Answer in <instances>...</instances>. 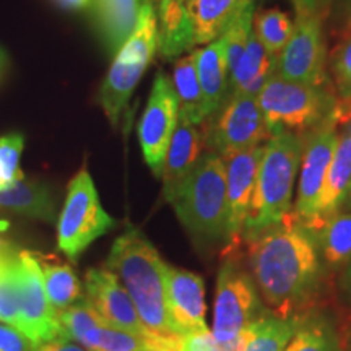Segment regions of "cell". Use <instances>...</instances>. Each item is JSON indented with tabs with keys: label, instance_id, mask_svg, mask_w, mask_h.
Segmentation results:
<instances>
[{
	"label": "cell",
	"instance_id": "obj_38",
	"mask_svg": "<svg viewBox=\"0 0 351 351\" xmlns=\"http://www.w3.org/2000/svg\"><path fill=\"white\" fill-rule=\"evenodd\" d=\"M33 343L19 328L0 322V351H34Z\"/></svg>",
	"mask_w": 351,
	"mask_h": 351
},
{
	"label": "cell",
	"instance_id": "obj_15",
	"mask_svg": "<svg viewBox=\"0 0 351 351\" xmlns=\"http://www.w3.org/2000/svg\"><path fill=\"white\" fill-rule=\"evenodd\" d=\"M263 145L234 153L225 158L226 165V252H232L243 244L245 221L256 189V178Z\"/></svg>",
	"mask_w": 351,
	"mask_h": 351
},
{
	"label": "cell",
	"instance_id": "obj_26",
	"mask_svg": "<svg viewBox=\"0 0 351 351\" xmlns=\"http://www.w3.org/2000/svg\"><path fill=\"white\" fill-rule=\"evenodd\" d=\"M173 86L179 99V121L200 125L208 119L204 93L197 75L194 51L184 56L174 65Z\"/></svg>",
	"mask_w": 351,
	"mask_h": 351
},
{
	"label": "cell",
	"instance_id": "obj_44",
	"mask_svg": "<svg viewBox=\"0 0 351 351\" xmlns=\"http://www.w3.org/2000/svg\"><path fill=\"white\" fill-rule=\"evenodd\" d=\"M346 204L351 207V187H350V192H348V197H346Z\"/></svg>",
	"mask_w": 351,
	"mask_h": 351
},
{
	"label": "cell",
	"instance_id": "obj_30",
	"mask_svg": "<svg viewBox=\"0 0 351 351\" xmlns=\"http://www.w3.org/2000/svg\"><path fill=\"white\" fill-rule=\"evenodd\" d=\"M287 351H343V348L330 320L322 315H307L298 320Z\"/></svg>",
	"mask_w": 351,
	"mask_h": 351
},
{
	"label": "cell",
	"instance_id": "obj_14",
	"mask_svg": "<svg viewBox=\"0 0 351 351\" xmlns=\"http://www.w3.org/2000/svg\"><path fill=\"white\" fill-rule=\"evenodd\" d=\"M85 298L104 326L119 328L148 340L155 350L153 337L145 328L134 301L116 274L109 269H90L85 275Z\"/></svg>",
	"mask_w": 351,
	"mask_h": 351
},
{
	"label": "cell",
	"instance_id": "obj_13",
	"mask_svg": "<svg viewBox=\"0 0 351 351\" xmlns=\"http://www.w3.org/2000/svg\"><path fill=\"white\" fill-rule=\"evenodd\" d=\"M178 122L179 99L173 80L165 73H158L138 124V140L143 158L156 178L163 176L166 153Z\"/></svg>",
	"mask_w": 351,
	"mask_h": 351
},
{
	"label": "cell",
	"instance_id": "obj_10",
	"mask_svg": "<svg viewBox=\"0 0 351 351\" xmlns=\"http://www.w3.org/2000/svg\"><path fill=\"white\" fill-rule=\"evenodd\" d=\"M322 20L313 13L296 12L291 38L276 59V75L306 85H332Z\"/></svg>",
	"mask_w": 351,
	"mask_h": 351
},
{
	"label": "cell",
	"instance_id": "obj_22",
	"mask_svg": "<svg viewBox=\"0 0 351 351\" xmlns=\"http://www.w3.org/2000/svg\"><path fill=\"white\" fill-rule=\"evenodd\" d=\"M275 67L276 59L267 52L252 29L247 46L230 75V93L257 98L267 82L275 75Z\"/></svg>",
	"mask_w": 351,
	"mask_h": 351
},
{
	"label": "cell",
	"instance_id": "obj_41",
	"mask_svg": "<svg viewBox=\"0 0 351 351\" xmlns=\"http://www.w3.org/2000/svg\"><path fill=\"white\" fill-rule=\"evenodd\" d=\"M340 288L343 293L345 300L351 304V261L343 267V274H341Z\"/></svg>",
	"mask_w": 351,
	"mask_h": 351
},
{
	"label": "cell",
	"instance_id": "obj_1",
	"mask_svg": "<svg viewBox=\"0 0 351 351\" xmlns=\"http://www.w3.org/2000/svg\"><path fill=\"white\" fill-rule=\"evenodd\" d=\"M247 243L251 275L263 302L278 317H295L317 293L322 275L313 232L291 212Z\"/></svg>",
	"mask_w": 351,
	"mask_h": 351
},
{
	"label": "cell",
	"instance_id": "obj_45",
	"mask_svg": "<svg viewBox=\"0 0 351 351\" xmlns=\"http://www.w3.org/2000/svg\"><path fill=\"white\" fill-rule=\"evenodd\" d=\"M350 351H351V345H350Z\"/></svg>",
	"mask_w": 351,
	"mask_h": 351
},
{
	"label": "cell",
	"instance_id": "obj_23",
	"mask_svg": "<svg viewBox=\"0 0 351 351\" xmlns=\"http://www.w3.org/2000/svg\"><path fill=\"white\" fill-rule=\"evenodd\" d=\"M158 51L165 57H178L195 47L194 32L184 0H161L156 12Z\"/></svg>",
	"mask_w": 351,
	"mask_h": 351
},
{
	"label": "cell",
	"instance_id": "obj_36",
	"mask_svg": "<svg viewBox=\"0 0 351 351\" xmlns=\"http://www.w3.org/2000/svg\"><path fill=\"white\" fill-rule=\"evenodd\" d=\"M25 140L20 134L0 137V189L10 187L25 176L20 171V156Z\"/></svg>",
	"mask_w": 351,
	"mask_h": 351
},
{
	"label": "cell",
	"instance_id": "obj_21",
	"mask_svg": "<svg viewBox=\"0 0 351 351\" xmlns=\"http://www.w3.org/2000/svg\"><path fill=\"white\" fill-rule=\"evenodd\" d=\"M252 0H184L195 46L215 41Z\"/></svg>",
	"mask_w": 351,
	"mask_h": 351
},
{
	"label": "cell",
	"instance_id": "obj_7",
	"mask_svg": "<svg viewBox=\"0 0 351 351\" xmlns=\"http://www.w3.org/2000/svg\"><path fill=\"white\" fill-rule=\"evenodd\" d=\"M114 226L116 219L101 207L91 176L80 171L69 184L67 199L57 219L59 249L70 261H77L90 244Z\"/></svg>",
	"mask_w": 351,
	"mask_h": 351
},
{
	"label": "cell",
	"instance_id": "obj_16",
	"mask_svg": "<svg viewBox=\"0 0 351 351\" xmlns=\"http://www.w3.org/2000/svg\"><path fill=\"white\" fill-rule=\"evenodd\" d=\"M166 306L178 335L207 330L205 285L200 275L178 267H166Z\"/></svg>",
	"mask_w": 351,
	"mask_h": 351
},
{
	"label": "cell",
	"instance_id": "obj_6",
	"mask_svg": "<svg viewBox=\"0 0 351 351\" xmlns=\"http://www.w3.org/2000/svg\"><path fill=\"white\" fill-rule=\"evenodd\" d=\"M158 49V20L152 2L142 3L138 23L132 36L114 57L101 88V104L112 125L119 122L135 86L150 65Z\"/></svg>",
	"mask_w": 351,
	"mask_h": 351
},
{
	"label": "cell",
	"instance_id": "obj_4",
	"mask_svg": "<svg viewBox=\"0 0 351 351\" xmlns=\"http://www.w3.org/2000/svg\"><path fill=\"white\" fill-rule=\"evenodd\" d=\"M166 200L195 241L226 244L225 158L205 152L191 174Z\"/></svg>",
	"mask_w": 351,
	"mask_h": 351
},
{
	"label": "cell",
	"instance_id": "obj_20",
	"mask_svg": "<svg viewBox=\"0 0 351 351\" xmlns=\"http://www.w3.org/2000/svg\"><path fill=\"white\" fill-rule=\"evenodd\" d=\"M194 56L197 75L210 117L230 95V70L226 64L225 41L219 36L202 49L194 51Z\"/></svg>",
	"mask_w": 351,
	"mask_h": 351
},
{
	"label": "cell",
	"instance_id": "obj_39",
	"mask_svg": "<svg viewBox=\"0 0 351 351\" xmlns=\"http://www.w3.org/2000/svg\"><path fill=\"white\" fill-rule=\"evenodd\" d=\"M291 2L296 5V12L313 13L320 19H326L335 0H291Z\"/></svg>",
	"mask_w": 351,
	"mask_h": 351
},
{
	"label": "cell",
	"instance_id": "obj_32",
	"mask_svg": "<svg viewBox=\"0 0 351 351\" xmlns=\"http://www.w3.org/2000/svg\"><path fill=\"white\" fill-rule=\"evenodd\" d=\"M327 70L339 104L351 111V23L330 51Z\"/></svg>",
	"mask_w": 351,
	"mask_h": 351
},
{
	"label": "cell",
	"instance_id": "obj_27",
	"mask_svg": "<svg viewBox=\"0 0 351 351\" xmlns=\"http://www.w3.org/2000/svg\"><path fill=\"white\" fill-rule=\"evenodd\" d=\"M39 267L43 270L46 293L57 314L67 309L83 296V287L75 271L67 262L49 254L34 252Z\"/></svg>",
	"mask_w": 351,
	"mask_h": 351
},
{
	"label": "cell",
	"instance_id": "obj_33",
	"mask_svg": "<svg viewBox=\"0 0 351 351\" xmlns=\"http://www.w3.org/2000/svg\"><path fill=\"white\" fill-rule=\"evenodd\" d=\"M77 343L88 351H152L150 341L134 333L108 326H96L86 330Z\"/></svg>",
	"mask_w": 351,
	"mask_h": 351
},
{
	"label": "cell",
	"instance_id": "obj_31",
	"mask_svg": "<svg viewBox=\"0 0 351 351\" xmlns=\"http://www.w3.org/2000/svg\"><path fill=\"white\" fill-rule=\"evenodd\" d=\"M293 26H295V21L278 8L254 13V34L262 43L267 52L275 59H278L280 52L285 49L289 38H291Z\"/></svg>",
	"mask_w": 351,
	"mask_h": 351
},
{
	"label": "cell",
	"instance_id": "obj_17",
	"mask_svg": "<svg viewBox=\"0 0 351 351\" xmlns=\"http://www.w3.org/2000/svg\"><path fill=\"white\" fill-rule=\"evenodd\" d=\"M333 116L337 119L335 150H333L326 184L320 195L317 217L313 225L307 228L317 226L322 219L340 212V208L346 204V197L351 187V111L337 103Z\"/></svg>",
	"mask_w": 351,
	"mask_h": 351
},
{
	"label": "cell",
	"instance_id": "obj_25",
	"mask_svg": "<svg viewBox=\"0 0 351 351\" xmlns=\"http://www.w3.org/2000/svg\"><path fill=\"white\" fill-rule=\"evenodd\" d=\"M0 207L46 223H54L57 219L56 200L49 187L38 181H26L25 178L13 182L10 187L0 189Z\"/></svg>",
	"mask_w": 351,
	"mask_h": 351
},
{
	"label": "cell",
	"instance_id": "obj_3",
	"mask_svg": "<svg viewBox=\"0 0 351 351\" xmlns=\"http://www.w3.org/2000/svg\"><path fill=\"white\" fill-rule=\"evenodd\" d=\"M302 145L304 135L291 132L271 135L263 145L243 243L280 225L293 212V187Z\"/></svg>",
	"mask_w": 351,
	"mask_h": 351
},
{
	"label": "cell",
	"instance_id": "obj_24",
	"mask_svg": "<svg viewBox=\"0 0 351 351\" xmlns=\"http://www.w3.org/2000/svg\"><path fill=\"white\" fill-rule=\"evenodd\" d=\"M307 230L313 232L317 243L322 267L343 269L351 261V212L333 213L317 226Z\"/></svg>",
	"mask_w": 351,
	"mask_h": 351
},
{
	"label": "cell",
	"instance_id": "obj_43",
	"mask_svg": "<svg viewBox=\"0 0 351 351\" xmlns=\"http://www.w3.org/2000/svg\"><path fill=\"white\" fill-rule=\"evenodd\" d=\"M7 65H8V57L5 54V51H3L2 47H0V78H2L3 73H5Z\"/></svg>",
	"mask_w": 351,
	"mask_h": 351
},
{
	"label": "cell",
	"instance_id": "obj_29",
	"mask_svg": "<svg viewBox=\"0 0 351 351\" xmlns=\"http://www.w3.org/2000/svg\"><path fill=\"white\" fill-rule=\"evenodd\" d=\"M300 317H278L265 314L247 327L243 351H287L288 341L296 330Z\"/></svg>",
	"mask_w": 351,
	"mask_h": 351
},
{
	"label": "cell",
	"instance_id": "obj_34",
	"mask_svg": "<svg viewBox=\"0 0 351 351\" xmlns=\"http://www.w3.org/2000/svg\"><path fill=\"white\" fill-rule=\"evenodd\" d=\"M254 0L249 2L243 10L238 13L234 21L228 26V29L221 34L223 41H225V54H226V64L228 70L231 72L234 70L236 64L243 56V52L247 46L249 36L252 32V20H254Z\"/></svg>",
	"mask_w": 351,
	"mask_h": 351
},
{
	"label": "cell",
	"instance_id": "obj_42",
	"mask_svg": "<svg viewBox=\"0 0 351 351\" xmlns=\"http://www.w3.org/2000/svg\"><path fill=\"white\" fill-rule=\"evenodd\" d=\"M60 7L64 8H85L88 3H91V0H56Z\"/></svg>",
	"mask_w": 351,
	"mask_h": 351
},
{
	"label": "cell",
	"instance_id": "obj_12",
	"mask_svg": "<svg viewBox=\"0 0 351 351\" xmlns=\"http://www.w3.org/2000/svg\"><path fill=\"white\" fill-rule=\"evenodd\" d=\"M16 282H19L21 328L34 345L64 339L59 314L52 307L44 285L43 270L34 252L21 249L16 263Z\"/></svg>",
	"mask_w": 351,
	"mask_h": 351
},
{
	"label": "cell",
	"instance_id": "obj_28",
	"mask_svg": "<svg viewBox=\"0 0 351 351\" xmlns=\"http://www.w3.org/2000/svg\"><path fill=\"white\" fill-rule=\"evenodd\" d=\"M5 223H0V322L21 328L19 282H16V263L19 252L3 231Z\"/></svg>",
	"mask_w": 351,
	"mask_h": 351
},
{
	"label": "cell",
	"instance_id": "obj_2",
	"mask_svg": "<svg viewBox=\"0 0 351 351\" xmlns=\"http://www.w3.org/2000/svg\"><path fill=\"white\" fill-rule=\"evenodd\" d=\"M166 263L160 252L138 230L129 228L114 241L106 269L117 275L134 301L145 328L153 337V351H178L166 306Z\"/></svg>",
	"mask_w": 351,
	"mask_h": 351
},
{
	"label": "cell",
	"instance_id": "obj_18",
	"mask_svg": "<svg viewBox=\"0 0 351 351\" xmlns=\"http://www.w3.org/2000/svg\"><path fill=\"white\" fill-rule=\"evenodd\" d=\"M204 130H200L199 125L195 124L179 121L173 138H171L168 153H166L165 169L161 176L165 182L163 192L166 199L195 168V165L204 155Z\"/></svg>",
	"mask_w": 351,
	"mask_h": 351
},
{
	"label": "cell",
	"instance_id": "obj_5",
	"mask_svg": "<svg viewBox=\"0 0 351 351\" xmlns=\"http://www.w3.org/2000/svg\"><path fill=\"white\" fill-rule=\"evenodd\" d=\"M270 137L291 132L304 135L324 122L337 106L332 85L315 86L285 80L275 73L257 96Z\"/></svg>",
	"mask_w": 351,
	"mask_h": 351
},
{
	"label": "cell",
	"instance_id": "obj_8",
	"mask_svg": "<svg viewBox=\"0 0 351 351\" xmlns=\"http://www.w3.org/2000/svg\"><path fill=\"white\" fill-rule=\"evenodd\" d=\"M257 285L234 258H228L219 269L213 304L215 339L221 343L236 340L263 313Z\"/></svg>",
	"mask_w": 351,
	"mask_h": 351
},
{
	"label": "cell",
	"instance_id": "obj_40",
	"mask_svg": "<svg viewBox=\"0 0 351 351\" xmlns=\"http://www.w3.org/2000/svg\"><path fill=\"white\" fill-rule=\"evenodd\" d=\"M34 351H88L80 343H72L69 339H56L46 343L36 345Z\"/></svg>",
	"mask_w": 351,
	"mask_h": 351
},
{
	"label": "cell",
	"instance_id": "obj_11",
	"mask_svg": "<svg viewBox=\"0 0 351 351\" xmlns=\"http://www.w3.org/2000/svg\"><path fill=\"white\" fill-rule=\"evenodd\" d=\"M335 143L337 119L333 112L326 121L304 134L300 163V184H298V195L293 213L306 226L313 225L317 217L320 195H322L324 184H326Z\"/></svg>",
	"mask_w": 351,
	"mask_h": 351
},
{
	"label": "cell",
	"instance_id": "obj_37",
	"mask_svg": "<svg viewBox=\"0 0 351 351\" xmlns=\"http://www.w3.org/2000/svg\"><path fill=\"white\" fill-rule=\"evenodd\" d=\"M245 340H247V328L241 333L236 340L221 343L215 339L212 330L191 332L181 335L178 345V351H243Z\"/></svg>",
	"mask_w": 351,
	"mask_h": 351
},
{
	"label": "cell",
	"instance_id": "obj_19",
	"mask_svg": "<svg viewBox=\"0 0 351 351\" xmlns=\"http://www.w3.org/2000/svg\"><path fill=\"white\" fill-rule=\"evenodd\" d=\"M140 0H91V13L104 47L116 56L138 23Z\"/></svg>",
	"mask_w": 351,
	"mask_h": 351
},
{
	"label": "cell",
	"instance_id": "obj_35",
	"mask_svg": "<svg viewBox=\"0 0 351 351\" xmlns=\"http://www.w3.org/2000/svg\"><path fill=\"white\" fill-rule=\"evenodd\" d=\"M60 328H62V337L69 340H78L90 328L96 326H104L103 320L96 314L86 298L83 296L80 301L72 304L59 314Z\"/></svg>",
	"mask_w": 351,
	"mask_h": 351
},
{
	"label": "cell",
	"instance_id": "obj_9",
	"mask_svg": "<svg viewBox=\"0 0 351 351\" xmlns=\"http://www.w3.org/2000/svg\"><path fill=\"white\" fill-rule=\"evenodd\" d=\"M208 119L210 125L204 130L205 148L221 158L258 147L263 140L270 138L254 96L230 93Z\"/></svg>",
	"mask_w": 351,
	"mask_h": 351
}]
</instances>
